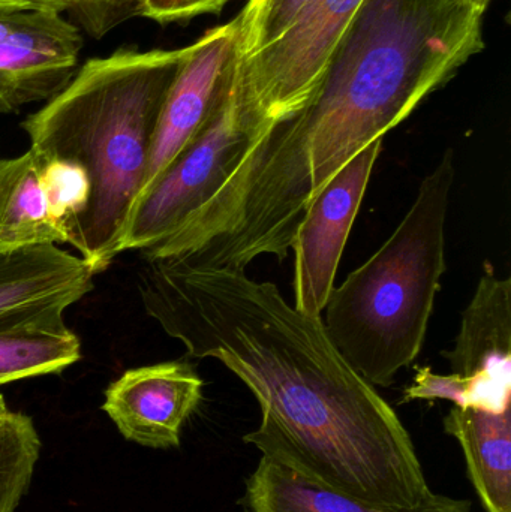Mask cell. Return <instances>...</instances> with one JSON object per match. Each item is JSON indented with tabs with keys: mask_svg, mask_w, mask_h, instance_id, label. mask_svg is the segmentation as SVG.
<instances>
[{
	"mask_svg": "<svg viewBox=\"0 0 511 512\" xmlns=\"http://www.w3.org/2000/svg\"><path fill=\"white\" fill-rule=\"evenodd\" d=\"M144 309L194 358H215L254 394L261 423L243 436L306 480L371 507L413 512L429 487L392 405L342 357L321 318L246 271L143 258Z\"/></svg>",
	"mask_w": 511,
	"mask_h": 512,
	"instance_id": "6da1fadb",
	"label": "cell"
},
{
	"mask_svg": "<svg viewBox=\"0 0 511 512\" xmlns=\"http://www.w3.org/2000/svg\"><path fill=\"white\" fill-rule=\"evenodd\" d=\"M483 17L464 0H365L308 102L249 144L210 198L216 221L252 254L287 258L338 171L485 48Z\"/></svg>",
	"mask_w": 511,
	"mask_h": 512,
	"instance_id": "7a4b0ae2",
	"label": "cell"
},
{
	"mask_svg": "<svg viewBox=\"0 0 511 512\" xmlns=\"http://www.w3.org/2000/svg\"><path fill=\"white\" fill-rule=\"evenodd\" d=\"M185 54L186 47H129L87 60L62 92L21 123L36 155L77 162L89 174V206L69 225L68 243L96 274L119 255L159 114Z\"/></svg>",
	"mask_w": 511,
	"mask_h": 512,
	"instance_id": "3957f363",
	"label": "cell"
},
{
	"mask_svg": "<svg viewBox=\"0 0 511 512\" xmlns=\"http://www.w3.org/2000/svg\"><path fill=\"white\" fill-rule=\"evenodd\" d=\"M455 182L449 150L420 183L392 236L333 288L326 306L330 339L374 387L389 388L422 352L447 270L446 221Z\"/></svg>",
	"mask_w": 511,
	"mask_h": 512,
	"instance_id": "277c9868",
	"label": "cell"
},
{
	"mask_svg": "<svg viewBox=\"0 0 511 512\" xmlns=\"http://www.w3.org/2000/svg\"><path fill=\"white\" fill-rule=\"evenodd\" d=\"M240 54L231 63L218 99L189 146L132 206L119 254L146 251L176 231L224 182L263 131L240 101Z\"/></svg>",
	"mask_w": 511,
	"mask_h": 512,
	"instance_id": "5b68a950",
	"label": "cell"
},
{
	"mask_svg": "<svg viewBox=\"0 0 511 512\" xmlns=\"http://www.w3.org/2000/svg\"><path fill=\"white\" fill-rule=\"evenodd\" d=\"M452 372L431 373L426 396L455 406L500 412L511 408V282L485 262L452 351H444Z\"/></svg>",
	"mask_w": 511,
	"mask_h": 512,
	"instance_id": "8992f818",
	"label": "cell"
},
{
	"mask_svg": "<svg viewBox=\"0 0 511 512\" xmlns=\"http://www.w3.org/2000/svg\"><path fill=\"white\" fill-rule=\"evenodd\" d=\"M383 141L375 140L338 171L300 221L294 251V307L321 318L335 288L345 245L362 206Z\"/></svg>",
	"mask_w": 511,
	"mask_h": 512,
	"instance_id": "52a82bcc",
	"label": "cell"
},
{
	"mask_svg": "<svg viewBox=\"0 0 511 512\" xmlns=\"http://www.w3.org/2000/svg\"><path fill=\"white\" fill-rule=\"evenodd\" d=\"M239 18L207 30L186 47L153 135L143 185L134 204L155 185L200 132L218 99L225 75L239 54ZM132 204V206H134Z\"/></svg>",
	"mask_w": 511,
	"mask_h": 512,
	"instance_id": "ba28073f",
	"label": "cell"
},
{
	"mask_svg": "<svg viewBox=\"0 0 511 512\" xmlns=\"http://www.w3.org/2000/svg\"><path fill=\"white\" fill-rule=\"evenodd\" d=\"M204 381L186 360L126 370L108 385L102 411L126 441L153 450L180 445L183 426L203 400Z\"/></svg>",
	"mask_w": 511,
	"mask_h": 512,
	"instance_id": "9c48e42d",
	"label": "cell"
},
{
	"mask_svg": "<svg viewBox=\"0 0 511 512\" xmlns=\"http://www.w3.org/2000/svg\"><path fill=\"white\" fill-rule=\"evenodd\" d=\"M80 29L60 9L24 11L20 26L0 41V114L50 101L77 74Z\"/></svg>",
	"mask_w": 511,
	"mask_h": 512,
	"instance_id": "30bf717a",
	"label": "cell"
},
{
	"mask_svg": "<svg viewBox=\"0 0 511 512\" xmlns=\"http://www.w3.org/2000/svg\"><path fill=\"white\" fill-rule=\"evenodd\" d=\"M96 276L81 256L57 245L0 254V321L47 309L66 310L86 297Z\"/></svg>",
	"mask_w": 511,
	"mask_h": 512,
	"instance_id": "8fae6325",
	"label": "cell"
},
{
	"mask_svg": "<svg viewBox=\"0 0 511 512\" xmlns=\"http://www.w3.org/2000/svg\"><path fill=\"white\" fill-rule=\"evenodd\" d=\"M444 432L456 439L485 512H511V408L453 406Z\"/></svg>",
	"mask_w": 511,
	"mask_h": 512,
	"instance_id": "7c38bea8",
	"label": "cell"
},
{
	"mask_svg": "<svg viewBox=\"0 0 511 512\" xmlns=\"http://www.w3.org/2000/svg\"><path fill=\"white\" fill-rule=\"evenodd\" d=\"M243 512H390L371 507L306 480L278 460L261 456L255 471L245 480L239 501ZM468 499L434 493L431 501L413 512H471Z\"/></svg>",
	"mask_w": 511,
	"mask_h": 512,
	"instance_id": "4fadbf2b",
	"label": "cell"
},
{
	"mask_svg": "<svg viewBox=\"0 0 511 512\" xmlns=\"http://www.w3.org/2000/svg\"><path fill=\"white\" fill-rule=\"evenodd\" d=\"M63 315L47 309L0 321V387L63 372L80 360V339Z\"/></svg>",
	"mask_w": 511,
	"mask_h": 512,
	"instance_id": "5bb4252c",
	"label": "cell"
},
{
	"mask_svg": "<svg viewBox=\"0 0 511 512\" xmlns=\"http://www.w3.org/2000/svg\"><path fill=\"white\" fill-rule=\"evenodd\" d=\"M68 237L51 221L39 158L32 149L0 159V254L41 245H62Z\"/></svg>",
	"mask_w": 511,
	"mask_h": 512,
	"instance_id": "9a60e30c",
	"label": "cell"
},
{
	"mask_svg": "<svg viewBox=\"0 0 511 512\" xmlns=\"http://www.w3.org/2000/svg\"><path fill=\"white\" fill-rule=\"evenodd\" d=\"M41 456V438L29 415L9 412L0 423V512H15Z\"/></svg>",
	"mask_w": 511,
	"mask_h": 512,
	"instance_id": "2e32d148",
	"label": "cell"
},
{
	"mask_svg": "<svg viewBox=\"0 0 511 512\" xmlns=\"http://www.w3.org/2000/svg\"><path fill=\"white\" fill-rule=\"evenodd\" d=\"M39 177L51 221L68 237V228L89 206V174L77 162L39 156Z\"/></svg>",
	"mask_w": 511,
	"mask_h": 512,
	"instance_id": "e0dca14e",
	"label": "cell"
},
{
	"mask_svg": "<svg viewBox=\"0 0 511 512\" xmlns=\"http://www.w3.org/2000/svg\"><path fill=\"white\" fill-rule=\"evenodd\" d=\"M311 0H252L240 12V57L278 38Z\"/></svg>",
	"mask_w": 511,
	"mask_h": 512,
	"instance_id": "ac0fdd59",
	"label": "cell"
},
{
	"mask_svg": "<svg viewBox=\"0 0 511 512\" xmlns=\"http://www.w3.org/2000/svg\"><path fill=\"white\" fill-rule=\"evenodd\" d=\"M75 26L90 38L102 39L111 30L143 14L141 0H57Z\"/></svg>",
	"mask_w": 511,
	"mask_h": 512,
	"instance_id": "d6986e66",
	"label": "cell"
},
{
	"mask_svg": "<svg viewBox=\"0 0 511 512\" xmlns=\"http://www.w3.org/2000/svg\"><path fill=\"white\" fill-rule=\"evenodd\" d=\"M143 14L156 23L188 21L201 15L219 14L231 0H141Z\"/></svg>",
	"mask_w": 511,
	"mask_h": 512,
	"instance_id": "ffe728a7",
	"label": "cell"
},
{
	"mask_svg": "<svg viewBox=\"0 0 511 512\" xmlns=\"http://www.w3.org/2000/svg\"><path fill=\"white\" fill-rule=\"evenodd\" d=\"M38 8H54L62 11L57 0H0V14Z\"/></svg>",
	"mask_w": 511,
	"mask_h": 512,
	"instance_id": "44dd1931",
	"label": "cell"
},
{
	"mask_svg": "<svg viewBox=\"0 0 511 512\" xmlns=\"http://www.w3.org/2000/svg\"><path fill=\"white\" fill-rule=\"evenodd\" d=\"M27 11V9H24ZM24 11L8 12V14H0V41L5 39L9 33L14 32L20 26L23 20Z\"/></svg>",
	"mask_w": 511,
	"mask_h": 512,
	"instance_id": "7402d4cb",
	"label": "cell"
},
{
	"mask_svg": "<svg viewBox=\"0 0 511 512\" xmlns=\"http://www.w3.org/2000/svg\"><path fill=\"white\" fill-rule=\"evenodd\" d=\"M464 2L471 3V5L477 6V8L482 9V11H488L489 5H491L492 0H464Z\"/></svg>",
	"mask_w": 511,
	"mask_h": 512,
	"instance_id": "603a6c76",
	"label": "cell"
},
{
	"mask_svg": "<svg viewBox=\"0 0 511 512\" xmlns=\"http://www.w3.org/2000/svg\"><path fill=\"white\" fill-rule=\"evenodd\" d=\"M9 412L11 411H9L8 405H6L5 397H3V394L0 393V423L5 420V417L9 414Z\"/></svg>",
	"mask_w": 511,
	"mask_h": 512,
	"instance_id": "cb8c5ba5",
	"label": "cell"
},
{
	"mask_svg": "<svg viewBox=\"0 0 511 512\" xmlns=\"http://www.w3.org/2000/svg\"><path fill=\"white\" fill-rule=\"evenodd\" d=\"M249 2H252V0H249Z\"/></svg>",
	"mask_w": 511,
	"mask_h": 512,
	"instance_id": "d4e9b609",
	"label": "cell"
}]
</instances>
